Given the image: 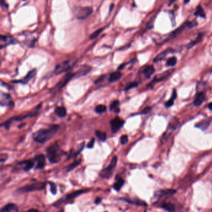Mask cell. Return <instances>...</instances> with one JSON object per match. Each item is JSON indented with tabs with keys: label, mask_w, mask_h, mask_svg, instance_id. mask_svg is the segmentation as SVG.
Wrapping results in <instances>:
<instances>
[{
	"label": "cell",
	"mask_w": 212,
	"mask_h": 212,
	"mask_svg": "<svg viewBox=\"0 0 212 212\" xmlns=\"http://www.w3.org/2000/svg\"><path fill=\"white\" fill-rule=\"evenodd\" d=\"M81 164V159L79 160H76L74 162H73L71 164H70L68 167L67 168V172H69L72 171V170H73L75 168H76L79 165H80Z\"/></svg>",
	"instance_id": "obj_31"
},
{
	"label": "cell",
	"mask_w": 212,
	"mask_h": 212,
	"mask_svg": "<svg viewBox=\"0 0 212 212\" xmlns=\"http://www.w3.org/2000/svg\"><path fill=\"white\" fill-rule=\"evenodd\" d=\"M124 180L121 177L116 178V182L113 184V188L117 192H119L124 185Z\"/></svg>",
	"instance_id": "obj_21"
},
{
	"label": "cell",
	"mask_w": 212,
	"mask_h": 212,
	"mask_svg": "<svg viewBox=\"0 0 212 212\" xmlns=\"http://www.w3.org/2000/svg\"><path fill=\"white\" fill-rule=\"evenodd\" d=\"M34 162L33 160H25L21 162H18L15 167L14 170H23L25 172L30 170L34 166Z\"/></svg>",
	"instance_id": "obj_8"
},
{
	"label": "cell",
	"mask_w": 212,
	"mask_h": 212,
	"mask_svg": "<svg viewBox=\"0 0 212 212\" xmlns=\"http://www.w3.org/2000/svg\"><path fill=\"white\" fill-rule=\"evenodd\" d=\"M101 200H102V198H100V197H97V198H96L95 199V204H100L101 202Z\"/></svg>",
	"instance_id": "obj_45"
},
{
	"label": "cell",
	"mask_w": 212,
	"mask_h": 212,
	"mask_svg": "<svg viewBox=\"0 0 212 212\" xmlns=\"http://www.w3.org/2000/svg\"><path fill=\"white\" fill-rule=\"evenodd\" d=\"M110 124L113 133H117L123 126L124 121L117 117L110 121Z\"/></svg>",
	"instance_id": "obj_10"
},
{
	"label": "cell",
	"mask_w": 212,
	"mask_h": 212,
	"mask_svg": "<svg viewBox=\"0 0 212 212\" xmlns=\"http://www.w3.org/2000/svg\"><path fill=\"white\" fill-rule=\"evenodd\" d=\"M59 128V125L51 124L48 128H41L33 134V139L38 143L43 144L53 138Z\"/></svg>",
	"instance_id": "obj_1"
},
{
	"label": "cell",
	"mask_w": 212,
	"mask_h": 212,
	"mask_svg": "<svg viewBox=\"0 0 212 212\" xmlns=\"http://www.w3.org/2000/svg\"><path fill=\"white\" fill-rule=\"evenodd\" d=\"M205 100V95L204 92H199L197 94L196 98L194 101V104L195 107H200Z\"/></svg>",
	"instance_id": "obj_20"
},
{
	"label": "cell",
	"mask_w": 212,
	"mask_h": 212,
	"mask_svg": "<svg viewBox=\"0 0 212 212\" xmlns=\"http://www.w3.org/2000/svg\"><path fill=\"white\" fill-rule=\"evenodd\" d=\"M45 185H46V183L45 182H34L33 184H28L21 188L17 189V190L16 191V193H17V194H23V193L42 190L45 188Z\"/></svg>",
	"instance_id": "obj_5"
},
{
	"label": "cell",
	"mask_w": 212,
	"mask_h": 212,
	"mask_svg": "<svg viewBox=\"0 0 212 212\" xmlns=\"http://www.w3.org/2000/svg\"><path fill=\"white\" fill-rule=\"evenodd\" d=\"M107 107L104 104H99L95 108V112L98 114H101L107 111Z\"/></svg>",
	"instance_id": "obj_33"
},
{
	"label": "cell",
	"mask_w": 212,
	"mask_h": 212,
	"mask_svg": "<svg viewBox=\"0 0 212 212\" xmlns=\"http://www.w3.org/2000/svg\"><path fill=\"white\" fill-rule=\"evenodd\" d=\"M73 64L71 61H66L60 64L57 65L54 69V73L55 75H59L63 72L69 70L72 66Z\"/></svg>",
	"instance_id": "obj_9"
},
{
	"label": "cell",
	"mask_w": 212,
	"mask_h": 212,
	"mask_svg": "<svg viewBox=\"0 0 212 212\" xmlns=\"http://www.w3.org/2000/svg\"><path fill=\"white\" fill-rule=\"evenodd\" d=\"M8 155L5 154H2L1 156H0V161H1V162H4L8 159Z\"/></svg>",
	"instance_id": "obj_44"
},
{
	"label": "cell",
	"mask_w": 212,
	"mask_h": 212,
	"mask_svg": "<svg viewBox=\"0 0 212 212\" xmlns=\"http://www.w3.org/2000/svg\"><path fill=\"white\" fill-rule=\"evenodd\" d=\"M122 200L127 202L128 204H133V205H146L145 203H144V201H141L139 200H134V201H132V200H129L128 199H121Z\"/></svg>",
	"instance_id": "obj_36"
},
{
	"label": "cell",
	"mask_w": 212,
	"mask_h": 212,
	"mask_svg": "<svg viewBox=\"0 0 212 212\" xmlns=\"http://www.w3.org/2000/svg\"><path fill=\"white\" fill-rule=\"evenodd\" d=\"M1 5L2 7H5V8H8V5L6 3V2H5V0H2L1 2Z\"/></svg>",
	"instance_id": "obj_46"
},
{
	"label": "cell",
	"mask_w": 212,
	"mask_h": 212,
	"mask_svg": "<svg viewBox=\"0 0 212 212\" xmlns=\"http://www.w3.org/2000/svg\"><path fill=\"white\" fill-rule=\"evenodd\" d=\"M195 15L197 16H200L201 17H204V18L205 17V13L204 11L203 8H202L201 6L197 7L195 13Z\"/></svg>",
	"instance_id": "obj_34"
},
{
	"label": "cell",
	"mask_w": 212,
	"mask_h": 212,
	"mask_svg": "<svg viewBox=\"0 0 212 212\" xmlns=\"http://www.w3.org/2000/svg\"><path fill=\"white\" fill-rule=\"evenodd\" d=\"M171 70H169L167 72H166L164 73H163L162 74L160 75L159 76H156L155 77V79H154L152 83H154V82H160L161 80H163L164 79H166L167 77H168L170 74H171Z\"/></svg>",
	"instance_id": "obj_28"
},
{
	"label": "cell",
	"mask_w": 212,
	"mask_h": 212,
	"mask_svg": "<svg viewBox=\"0 0 212 212\" xmlns=\"http://www.w3.org/2000/svg\"><path fill=\"white\" fill-rule=\"evenodd\" d=\"M122 76V73L120 72H113L110 75L109 82L110 83H113L119 80Z\"/></svg>",
	"instance_id": "obj_25"
},
{
	"label": "cell",
	"mask_w": 212,
	"mask_h": 212,
	"mask_svg": "<svg viewBox=\"0 0 212 212\" xmlns=\"http://www.w3.org/2000/svg\"><path fill=\"white\" fill-rule=\"evenodd\" d=\"M93 9L92 7L77 6L74 9V15L79 19H85L89 17L93 13Z\"/></svg>",
	"instance_id": "obj_7"
},
{
	"label": "cell",
	"mask_w": 212,
	"mask_h": 212,
	"mask_svg": "<svg viewBox=\"0 0 212 212\" xmlns=\"http://www.w3.org/2000/svg\"><path fill=\"white\" fill-rule=\"evenodd\" d=\"M171 52V49H167L165 51L162 52V53H161L160 54H159L156 58L155 59H154V62H157V61H160L162 59H163L169 53H170Z\"/></svg>",
	"instance_id": "obj_32"
},
{
	"label": "cell",
	"mask_w": 212,
	"mask_h": 212,
	"mask_svg": "<svg viewBox=\"0 0 212 212\" xmlns=\"http://www.w3.org/2000/svg\"><path fill=\"white\" fill-rule=\"evenodd\" d=\"M162 208L164 210H165L168 211H175L174 205H173L172 204H170V203H167V204H164L162 206Z\"/></svg>",
	"instance_id": "obj_35"
},
{
	"label": "cell",
	"mask_w": 212,
	"mask_h": 212,
	"mask_svg": "<svg viewBox=\"0 0 212 212\" xmlns=\"http://www.w3.org/2000/svg\"><path fill=\"white\" fill-rule=\"evenodd\" d=\"M197 23H196L195 21H192V22H187L185 24H184L183 25H182L180 27H179L178 29H177L176 30H175L173 31L172 34H171V36L172 37H175L177 36V35H179V34H180L182 32L184 31V30H186V29H190V28H193L195 26H197Z\"/></svg>",
	"instance_id": "obj_12"
},
{
	"label": "cell",
	"mask_w": 212,
	"mask_h": 212,
	"mask_svg": "<svg viewBox=\"0 0 212 212\" xmlns=\"http://www.w3.org/2000/svg\"><path fill=\"white\" fill-rule=\"evenodd\" d=\"M48 184H49L50 186V187H51L50 190H51V192L52 193V194L55 195L57 194V186L55 183L52 182H48Z\"/></svg>",
	"instance_id": "obj_39"
},
{
	"label": "cell",
	"mask_w": 212,
	"mask_h": 212,
	"mask_svg": "<svg viewBox=\"0 0 212 212\" xmlns=\"http://www.w3.org/2000/svg\"><path fill=\"white\" fill-rule=\"evenodd\" d=\"M190 2V0H184V3H188Z\"/></svg>",
	"instance_id": "obj_49"
},
{
	"label": "cell",
	"mask_w": 212,
	"mask_h": 212,
	"mask_svg": "<svg viewBox=\"0 0 212 212\" xmlns=\"http://www.w3.org/2000/svg\"><path fill=\"white\" fill-rule=\"evenodd\" d=\"M41 107H42V103L38 104L37 107H36L32 111H31L30 112H29L26 114H21V115H19V116H16V117L10 118L7 121L2 123L1 126L4 127V128L6 129H9V127H10V124L13 121H21L27 118L34 117L38 113L39 110L41 108Z\"/></svg>",
	"instance_id": "obj_3"
},
{
	"label": "cell",
	"mask_w": 212,
	"mask_h": 212,
	"mask_svg": "<svg viewBox=\"0 0 212 212\" xmlns=\"http://www.w3.org/2000/svg\"><path fill=\"white\" fill-rule=\"evenodd\" d=\"M120 101L118 100H114L111 102L110 106V110L111 111H114L116 113H118L120 111V110L118 108L120 105Z\"/></svg>",
	"instance_id": "obj_27"
},
{
	"label": "cell",
	"mask_w": 212,
	"mask_h": 212,
	"mask_svg": "<svg viewBox=\"0 0 212 212\" xmlns=\"http://www.w3.org/2000/svg\"><path fill=\"white\" fill-rule=\"evenodd\" d=\"M208 108H209V110H211V111H212V102L208 104Z\"/></svg>",
	"instance_id": "obj_47"
},
{
	"label": "cell",
	"mask_w": 212,
	"mask_h": 212,
	"mask_svg": "<svg viewBox=\"0 0 212 212\" xmlns=\"http://www.w3.org/2000/svg\"><path fill=\"white\" fill-rule=\"evenodd\" d=\"M202 37H203V34H199L198 35V36H197V37L195 39L194 41H193V42H192L189 45V48H191V47H194L195 45H196L197 44H198V42H200L201 41V39H202Z\"/></svg>",
	"instance_id": "obj_37"
},
{
	"label": "cell",
	"mask_w": 212,
	"mask_h": 212,
	"mask_svg": "<svg viewBox=\"0 0 212 212\" xmlns=\"http://www.w3.org/2000/svg\"><path fill=\"white\" fill-rule=\"evenodd\" d=\"M23 1H26V0H23Z\"/></svg>",
	"instance_id": "obj_51"
},
{
	"label": "cell",
	"mask_w": 212,
	"mask_h": 212,
	"mask_svg": "<svg viewBox=\"0 0 212 212\" xmlns=\"http://www.w3.org/2000/svg\"><path fill=\"white\" fill-rule=\"evenodd\" d=\"M117 162H118L117 156H113L110 163L109 164V165L107 167L104 168L100 172L99 176L101 178L107 179L111 178V177L113 174V172L116 167H117Z\"/></svg>",
	"instance_id": "obj_4"
},
{
	"label": "cell",
	"mask_w": 212,
	"mask_h": 212,
	"mask_svg": "<svg viewBox=\"0 0 212 212\" xmlns=\"http://www.w3.org/2000/svg\"><path fill=\"white\" fill-rule=\"evenodd\" d=\"M92 70V67L89 65H82L79 70L75 73V78H79V77L85 76L87 75Z\"/></svg>",
	"instance_id": "obj_16"
},
{
	"label": "cell",
	"mask_w": 212,
	"mask_h": 212,
	"mask_svg": "<svg viewBox=\"0 0 212 212\" xmlns=\"http://www.w3.org/2000/svg\"><path fill=\"white\" fill-rule=\"evenodd\" d=\"M36 164V169H42L45 166V157L44 154H38L33 159Z\"/></svg>",
	"instance_id": "obj_14"
},
{
	"label": "cell",
	"mask_w": 212,
	"mask_h": 212,
	"mask_svg": "<svg viewBox=\"0 0 212 212\" xmlns=\"http://www.w3.org/2000/svg\"><path fill=\"white\" fill-rule=\"evenodd\" d=\"M128 141V136L127 135H123L120 138V143L122 145H124L126 144Z\"/></svg>",
	"instance_id": "obj_42"
},
{
	"label": "cell",
	"mask_w": 212,
	"mask_h": 212,
	"mask_svg": "<svg viewBox=\"0 0 212 212\" xmlns=\"http://www.w3.org/2000/svg\"><path fill=\"white\" fill-rule=\"evenodd\" d=\"M138 83L137 82H131L129 84H128L126 86V88L124 89V90L125 91H128L132 89H134L135 87H136V86H138Z\"/></svg>",
	"instance_id": "obj_41"
},
{
	"label": "cell",
	"mask_w": 212,
	"mask_h": 212,
	"mask_svg": "<svg viewBox=\"0 0 212 212\" xmlns=\"http://www.w3.org/2000/svg\"><path fill=\"white\" fill-rule=\"evenodd\" d=\"M84 148H85V142H83L80 145L78 150H77L76 152H73V149H72L69 152V154L68 156V159L71 158H74V157H76V156H78L81 153V152L83 151Z\"/></svg>",
	"instance_id": "obj_22"
},
{
	"label": "cell",
	"mask_w": 212,
	"mask_h": 212,
	"mask_svg": "<svg viewBox=\"0 0 212 212\" xmlns=\"http://www.w3.org/2000/svg\"><path fill=\"white\" fill-rule=\"evenodd\" d=\"M177 63V59L175 57L170 58L167 62V65L168 66H174Z\"/></svg>",
	"instance_id": "obj_40"
},
{
	"label": "cell",
	"mask_w": 212,
	"mask_h": 212,
	"mask_svg": "<svg viewBox=\"0 0 212 212\" xmlns=\"http://www.w3.org/2000/svg\"><path fill=\"white\" fill-rule=\"evenodd\" d=\"M103 30V28H100V29H98V30L95 31L94 33H93L90 36V39H95L98 36H100V34L102 33Z\"/></svg>",
	"instance_id": "obj_38"
},
{
	"label": "cell",
	"mask_w": 212,
	"mask_h": 212,
	"mask_svg": "<svg viewBox=\"0 0 212 212\" xmlns=\"http://www.w3.org/2000/svg\"><path fill=\"white\" fill-rule=\"evenodd\" d=\"M177 98V93H176V91L175 90H173V93H172V97L170 98V100H169L166 103V107L167 108H169L170 107H172V106L173 104V103H174V101Z\"/></svg>",
	"instance_id": "obj_29"
},
{
	"label": "cell",
	"mask_w": 212,
	"mask_h": 212,
	"mask_svg": "<svg viewBox=\"0 0 212 212\" xmlns=\"http://www.w3.org/2000/svg\"><path fill=\"white\" fill-rule=\"evenodd\" d=\"M75 76V73H68L67 75H65V76L63 77V79L59 83H58L54 87L55 91L61 90L67 84V83L74 78Z\"/></svg>",
	"instance_id": "obj_11"
},
{
	"label": "cell",
	"mask_w": 212,
	"mask_h": 212,
	"mask_svg": "<svg viewBox=\"0 0 212 212\" xmlns=\"http://www.w3.org/2000/svg\"><path fill=\"white\" fill-rule=\"evenodd\" d=\"M87 190H76L75 192H73L70 194H69L66 195L65 196L63 197L62 198H61V199H59V200H57L56 202L53 204V206L55 207H59V206L62 205L64 204H65L66 202H68L75 198H76L77 197H79V195H81L82 194H84V193H86V192H87Z\"/></svg>",
	"instance_id": "obj_6"
},
{
	"label": "cell",
	"mask_w": 212,
	"mask_h": 212,
	"mask_svg": "<svg viewBox=\"0 0 212 212\" xmlns=\"http://www.w3.org/2000/svg\"><path fill=\"white\" fill-rule=\"evenodd\" d=\"M1 211L2 212H17L18 211V208L17 207V206L14 204H8L7 205H6L5 207H3Z\"/></svg>",
	"instance_id": "obj_23"
},
{
	"label": "cell",
	"mask_w": 212,
	"mask_h": 212,
	"mask_svg": "<svg viewBox=\"0 0 212 212\" xmlns=\"http://www.w3.org/2000/svg\"><path fill=\"white\" fill-rule=\"evenodd\" d=\"M170 3H172L173 2H175V0H169Z\"/></svg>",
	"instance_id": "obj_50"
},
{
	"label": "cell",
	"mask_w": 212,
	"mask_h": 212,
	"mask_svg": "<svg viewBox=\"0 0 212 212\" xmlns=\"http://www.w3.org/2000/svg\"><path fill=\"white\" fill-rule=\"evenodd\" d=\"M95 135H96V136L102 142H104L107 140V133L104 132H102L99 130H96L95 131Z\"/></svg>",
	"instance_id": "obj_30"
},
{
	"label": "cell",
	"mask_w": 212,
	"mask_h": 212,
	"mask_svg": "<svg viewBox=\"0 0 212 212\" xmlns=\"http://www.w3.org/2000/svg\"><path fill=\"white\" fill-rule=\"evenodd\" d=\"M36 72H37L36 69H33L31 71L29 72L26 75V76H24L22 80H18V81H13L12 82H14V83H16L26 84V83H27V82L29 81H30L33 78H34V77L35 76V75H36Z\"/></svg>",
	"instance_id": "obj_15"
},
{
	"label": "cell",
	"mask_w": 212,
	"mask_h": 212,
	"mask_svg": "<svg viewBox=\"0 0 212 212\" xmlns=\"http://www.w3.org/2000/svg\"><path fill=\"white\" fill-rule=\"evenodd\" d=\"M211 121H212V118H210L203 120H201V121H200L197 124H196L195 127H197V128H199L201 130H205L208 128V126H210V124H211Z\"/></svg>",
	"instance_id": "obj_18"
},
{
	"label": "cell",
	"mask_w": 212,
	"mask_h": 212,
	"mask_svg": "<svg viewBox=\"0 0 212 212\" xmlns=\"http://www.w3.org/2000/svg\"><path fill=\"white\" fill-rule=\"evenodd\" d=\"M176 192V190L173 189H167V190H161L157 191L155 193V196L157 200L162 199V198H166L171 195H173Z\"/></svg>",
	"instance_id": "obj_13"
},
{
	"label": "cell",
	"mask_w": 212,
	"mask_h": 212,
	"mask_svg": "<svg viewBox=\"0 0 212 212\" xmlns=\"http://www.w3.org/2000/svg\"><path fill=\"white\" fill-rule=\"evenodd\" d=\"M154 72H155V69L154 68L153 66L150 65L146 67V68L144 69L143 73L147 78H150V76L154 73Z\"/></svg>",
	"instance_id": "obj_26"
},
{
	"label": "cell",
	"mask_w": 212,
	"mask_h": 212,
	"mask_svg": "<svg viewBox=\"0 0 212 212\" xmlns=\"http://www.w3.org/2000/svg\"><path fill=\"white\" fill-rule=\"evenodd\" d=\"M65 154V152L57 142L52 144L46 149L47 157L51 164L59 163Z\"/></svg>",
	"instance_id": "obj_2"
},
{
	"label": "cell",
	"mask_w": 212,
	"mask_h": 212,
	"mask_svg": "<svg viewBox=\"0 0 212 212\" xmlns=\"http://www.w3.org/2000/svg\"><path fill=\"white\" fill-rule=\"evenodd\" d=\"M95 138H92L91 139V141L87 144V146H86L88 149H92L93 148L94 144H95Z\"/></svg>",
	"instance_id": "obj_43"
},
{
	"label": "cell",
	"mask_w": 212,
	"mask_h": 212,
	"mask_svg": "<svg viewBox=\"0 0 212 212\" xmlns=\"http://www.w3.org/2000/svg\"><path fill=\"white\" fill-rule=\"evenodd\" d=\"M55 114L59 118H64L67 115V110L64 107H58L55 109Z\"/></svg>",
	"instance_id": "obj_24"
},
{
	"label": "cell",
	"mask_w": 212,
	"mask_h": 212,
	"mask_svg": "<svg viewBox=\"0 0 212 212\" xmlns=\"http://www.w3.org/2000/svg\"><path fill=\"white\" fill-rule=\"evenodd\" d=\"M1 42L2 43L4 42V44L1 45V47L3 48L4 46H6L9 44H14L16 42V40L11 36H1Z\"/></svg>",
	"instance_id": "obj_19"
},
{
	"label": "cell",
	"mask_w": 212,
	"mask_h": 212,
	"mask_svg": "<svg viewBox=\"0 0 212 212\" xmlns=\"http://www.w3.org/2000/svg\"><path fill=\"white\" fill-rule=\"evenodd\" d=\"M13 103L11 101V96L8 93H1V100H0V104L2 107H5V106H10Z\"/></svg>",
	"instance_id": "obj_17"
},
{
	"label": "cell",
	"mask_w": 212,
	"mask_h": 212,
	"mask_svg": "<svg viewBox=\"0 0 212 212\" xmlns=\"http://www.w3.org/2000/svg\"><path fill=\"white\" fill-rule=\"evenodd\" d=\"M28 211H38V210L36 209H30L28 210Z\"/></svg>",
	"instance_id": "obj_48"
}]
</instances>
